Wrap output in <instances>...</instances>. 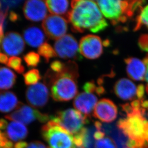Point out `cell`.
Returning <instances> with one entry per match:
<instances>
[{
  "label": "cell",
  "mask_w": 148,
  "mask_h": 148,
  "mask_svg": "<svg viewBox=\"0 0 148 148\" xmlns=\"http://www.w3.org/2000/svg\"><path fill=\"white\" fill-rule=\"evenodd\" d=\"M96 130L95 126L84 127L81 132L77 134L81 138L82 148H94L95 140L94 135Z\"/></svg>",
  "instance_id": "cb8c5ba5"
},
{
  "label": "cell",
  "mask_w": 148,
  "mask_h": 148,
  "mask_svg": "<svg viewBox=\"0 0 148 148\" xmlns=\"http://www.w3.org/2000/svg\"><path fill=\"white\" fill-rule=\"evenodd\" d=\"M65 63L59 60H55L50 64V70L53 73H61L64 69Z\"/></svg>",
  "instance_id": "d6a6232c"
},
{
  "label": "cell",
  "mask_w": 148,
  "mask_h": 148,
  "mask_svg": "<svg viewBox=\"0 0 148 148\" xmlns=\"http://www.w3.org/2000/svg\"><path fill=\"white\" fill-rule=\"evenodd\" d=\"M98 87L97 86L94 82H91L86 83L83 86V89L86 92H91L93 93L95 92L97 94Z\"/></svg>",
  "instance_id": "e575fe53"
},
{
  "label": "cell",
  "mask_w": 148,
  "mask_h": 148,
  "mask_svg": "<svg viewBox=\"0 0 148 148\" xmlns=\"http://www.w3.org/2000/svg\"><path fill=\"white\" fill-rule=\"evenodd\" d=\"M41 134L49 148H75L74 136L53 120L42 126Z\"/></svg>",
  "instance_id": "277c9868"
},
{
  "label": "cell",
  "mask_w": 148,
  "mask_h": 148,
  "mask_svg": "<svg viewBox=\"0 0 148 148\" xmlns=\"http://www.w3.org/2000/svg\"><path fill=\"white\" fill-rule=\"evenodd\" d=\"M148 68V65H147V68Z\"/></svg>",
  "instance_id": "c3c4849f"
},
{
  "label": "cell",
  "mask_w": 148,
  "mask_h": 148,
  "mask_svg": "<svg viewBox=\"0 0 148 148\" xmlns=\"http://www.w3.org/2000/svg\"><path fill=\"white\" fill-rule=\"evenodd\" d=\"M24 82L27 85H35L41 80L39 71L37 69H32L23 74Z\"/></svg>",
  "instance_id": "484cf974"
},
{
  "label": "cell",
  "mask_w": 148,
  "mask_h": 148,
  "mask_svg": "<svg viewBox=\"0 0 148 148\" xmlns=\"http://www.w3.org/2000/svg\"><path fill=\"white\" fill-rule=\"evenodd\" d=\"M147 136H148V133H147Z\"/></svg>",
  "instance_id": "bcb514c9"
},
{
  "label": "cell",
  "mask_w": 148,
  "mask_h": 148,
  "mask_svg": "<svg viewBox=\"0 0 148 148\" xmlns=\"http://www.w3.org/2000/svg\"><path fill=\"white\" fill-rule=\"evenodd\" d=\"M24 60L28 67H36L40 62V57L35 52H29L24 55Z\"/></svg>",
  "instance_id": "f1b7e54d"
},
{
  "label": "cell",
  "mask_w": 148,
  "mask_h": 148,
  "mask_svg": "<svg viewBox=\"0 0 148 148\" xmlns=\"http://www.w3.org/2000/svg\"><path fill=\"white\" fill-rule=\"evenodd\" d=\"M45 1L48 9L52 14L62 16L67 20H68L70 11V9H69V3L68 1L47 0Z\"/></svg>",
  "instance_id": "7402d4cb"
},
{
  "label": "cell",
  "mask_w": 148,
  "mask_h": 148,
  "mask_svg": "<svg viewBox=\"0 0 148 148\" xmlns=\"http://www.w3.org/2000/svg\"><path fill=\"white\" fill-rule=\"evenodd\" d=\"M38 53L44 58L46 62H48L50 59L57 56L55 49L47 43H44L39 47Z\"/></svg>",
  "instance_id": "d4e9b609"
},
{
  "label": "cell",
  "mask_w": 148,
  "mask_h": 148,
  "mask_svg": "<svg viewBox=\"0 0 148 148\" xmlns=\"http://www.w3.org/2000/svg\"><path fill=\"white\" fill-rule=\"evenodd\" d=\"M22 1H2L4 10H8L11 7H14L19 5Z\"/></svg>",
  "instance_id": "d590c367"
},
{
  "label": "cell",
  "mask_w": 148,
  "mask_h": 148,
  "mask_svg": "<svg viewBox=\"0 0 148 148\" xmlns=\"http://www.w3.org/2000/svg\"><path fill=\"white\" fill-rule=\"evenodd\" d=\"M45 1L30 0L25 1L23 13L26 18L32 22H39L47 16V8Z\"/></svg>",
  "instance_id": "9a60e30c"
},
{
  "label": "cell",
  "mask_w": 148,
  "mask_h": 148,
  "mask_svg": "<svg viewBox=\"0 0 148 148\" xmlns=\"http://www.w3.org/2000/svg\"><path fill=\"white\" fill-rule=\"evenodd\" d=\"M1 3H0V7H1Z\"/></svg>",
  "instance_id": "7dc6e473"
},
{
  "label": "cell",
  "mask_w": 148,
  "mask_h": 148,
  "mask_svg": "<svg viewBox=\"0 0 148 148\" xmlns=\"http://www.w3.org/2000/svg\"><path fill=\"white\" fill-rule=\"evenodd\" d=\"M97 130H102L112 139L117 148H136L138 145L136 141L130 140L118 126L115 124H102L99 121L94 123Z\"/></svg>",
  "instance_id": "9c48e42d"
},
{
  "label": "cell",
  "mask_w": 148,
  "mask_h": 148,
  "mask_svg": "<svg viewBox=\"0 0 148 148\" xmlns=\"http://www.w3.org/2000/svg\"><path fill=\"white\" fill-rule=\"evenodd\" d=\"M17 75L12 71L5 67H0V90H8L15 84Z\"/></svg>",
  "instance_id": "603a6c76"
},
{
  "label": "cell",
  "mask_w": 148,
  "mask_h": 148,
  "mask_svg": "<svg viewBox=\"0 0 148 148\" xmlns=\"http://www.w3.org/2000/svg\"><path fill=\"white\" fill-rule=\"evenodd\" d=\"M78 77L77 65L73 61L65 63L61 73H53L48 71L45 77V82L50 86L52 98L57 102L71 100L78 92L77 80Z\"/></svg>",
  "instance_id": "7a4b0ae2"
},
{
  "label": "cell",
  "mask_w": 148,
  "mask_h": 148,
  "mask_svg": "<svg viewBox=\"0 0 148 148\" xmlns=\"http://www.w3.org/2000/svg\"><path fill=\"white\" fill-rule=\"evenodd\" d=\"M113 91L116 96L123 100H133L137 97V87L127 78L120 79L116 82Z\"/></svg>",
  "instance_id": "e0dca14e"
},
{
  "label": "cell",
  "mask_w": 148,
  "mask_h": 148,
  "mask_svg": "<svg viewBox=\"0 0 148 148\" xmlns=\"http://www.w3.org/2000/svg\"><path fill=\"white\" fill-rule=\"evenodd\" d=\"M145 80L147 82V85H148V68H147V71L146 73L145 76Z\"/></svg>",
  "instance_id": "7bdbcfd3"
},
{
  "label": "cell",
  "mask_w": 148,
  "mask_h": 148,
  "mask_svg": "<svg viewBox=\"0 0 148 148\" xmlns=\"http://www.w3.org/2000/svg\"><path fill=\"white\" fill-rule=\"evenodd\" d=\"M126 71L129 77L134 81H143L145 79L146 66L142 60L136 58L124 59Z\"/></svg>",
  "instance_id": "ac0fdd59"
},
{
  "label": "cell",
  "mask_w": 148,
  "mask_h": 148,
  "mask_svg": "<svg viewBox=\"0 0 148 148\" xmlns=\"http://www.w3.org/2000/svg\"><path fill=\"white\" fill-rule=\"evenodd\" d=\"M80 52L87 59H97L103 53V44L98 36L88 35L81 38L80 42Z\"/></svg>",
  "instance_id": "8fae6325"
},
{
  "label": "cell",
  "mask_w": 148,
  "mask_h": 148,
  "mask_svg": "<svg viewBox=\"0 0 148 148\" xmlns=\"http://www.w3.org/2000/svg\"><path fill=\"white\" fill-rule=\"evenodd\" d=\"M21 103L14 92L10 91L0 92V112L9 113L17 109Z\"/></svg>",
  "instance_id": "44dd1931"
},
{
  "label": "cell",
  "mask_w": 148,
  "mask_h": 148,
  "mask_svg": "<svg viewBox=\"0 0 148 148\" xmlns=\"http://www.w3.org/2000/svg\"><path fill=\"white\" fill-rule=\"evenodd\" d=\"M143 25H145L148 29V5L140 10V14L137 17L134 31H138Z\"/></svg>",
  "instance_id": "4316f807"
},
{
  "label": "cell",
  "mask_w": 148,
  "mask_h": 148,
  "mask_svg": "<svg viewBox=\"0 0 148 148\" xmlns=\"http://www.w3.org/2000/svg\"><path fill=\"white\" fill-rule=\"evenodd\" d=\"M23 35L28 45L33 48L41 46L46 41L45 34L36 26L31 25L25 28Z\"/></svg>",
  "instance_id": "ffe728a7"
},
{
  "label": "cell",
  "mask_w": 148,
  "mask_h": 148,
  "mask_svg": "<svg viewBox=\"0 0 148 148\" xmlns=\"http://www.w3.org/2000/svg\"><path fill=\"white\" fill-rule=\"evenodd\" d=\"M97 101L98 98L94 94L84 92L75 97L73 105L79 112L88 117L95 108Z\"/></svg>",
  "instance_id": "2e32d148"
},
{
  "label": "cell",
  "mask_w": 148,
  "mask_h": 148,
  "mask_svg": "<svg viewBox=\"0 0 148 148\" xmlns=\"http://www.w3.org/2000/svg\"><path fill=\"white\" fill-rule=\"evenodd\" d=\"M145 86L142 84H140L137 87V97L138 100H141L144 99L145 94Z\"/></svg>",
  "instance_id": "8d00e7d4"
},
{
  "label": "cell",
  "mask_w": 148,
  "mask_h": 148,
  "mask_svg": "<svg viewBox=\"0 0 148 148\" xmlns=\"http://www.w3.org/2000/svg\"><path fill=\"white\" fill-rule=\"evenodd\" d=\"M5 118L11 121L28 125L36 120L46 123L50 117L47 114L41 113L34 108L21 103L14 112L5 116Z\"/></svg>",
  "instance_id": "52a82bcc"
},
{
  "label": "cell",
  "mask_w": 148,
  "mask_h": 148,
  "mask_svg": "<svg viewBox=\"0 0 148 148\" xmlns=\"http://www.w3.org/2000/svg\"><path fill=\"white\" fill-rule=\"evenodd\" d=\"M3 40V38H0V44H1V41Z\"/></svg>",
  "instance_id": "f6af8a7d"
},
{
  "label": "cell",
  "mask_w": 148,
  "mask_h": 148,
  "mask_svg": "<svg viewBox=\"0 0 148 148\" xmlns=\"http://www.w3.org/2000/svg\"><path fill=\"white\" fill-rule=\"evenodd\" d=\"M28 145V144L25 141H18L15 144L14 148H27Z\"/></svg>",
  "instance_id": "ab89813d"
},
{
  "label": "cell",
  "mask_w": 148,
  "mask_h": 148,
  "mask_svg": "<svg viewBox=\"0 0 148 148\" xmlns=\"http://www.w3.org/2000/svg\"><path fill=\"white\" fill-rule=\"evenodd\" d=\"M141 101V106L142 108L145 109H148V100L142 99Z\"/></svg>",
  "instance_id": "b9f144b4"
},
{
  "label": "cell",
  "mask_w": 148,
  "mask_h": 148,
  "mask_svg": "<svg viewBox=\"0 0 148 148\" xmlns=\"http://www.w3.org/2000/svg\"><path fill=\"white\" fill-rule=\"evenodd\" d=\"M7 66L13 69L19 74H22L25 71V67L22 63L21 58L15 56H13L9 59L7 63Z\"/></svg>",
  "instance_id": "83f0119b"
},
{
  "label": "cell",
  "mask_w": 148,
  "mask_h": 148,
  "mask_svg": "<svg viewBox=\"0 0 148 148\" xmlns=\"http://www.w3.org/2000/svg\"><path fill=\"white\" fill-rule=\"evenodd\" d=\"M9 19L12 22H15L19 19V16L14 12H11L9 14Z\"/></svg>",
  "instance_id": "f35d334b"
},
{
  "label": "cell",
  "mask_w": 148,
  "mask_h": 148,
  "mask_svg": "<svg viewBox=\"0 0 148 148\" xmlns=\"http://www.w3.org/2000/svg\"><path fill=\"white\" fill-rule=\"evenodd\" d=\"M94 148H117V147L110 138L104 137L96 140Z\"/></svg>",
  "instance_id": "f546056e"
},
{
  "label": "cell",
  "mask_w": 148,
  "mask_h": 148,
  "mask_svg": "<svg viewBox=\"0 0 148 148\" xmlns=\"http://www.w3.org/2000/svg\"><path fill=\"white\" fill-rule=\"evenodd\" d=\"M54 49L57 56L63 59L81 60L82 59L77 40L70 34L64 35L57 40Z\"/></svg>",
  "instance_id": "ba28073f"
},
{
  "label": "cell",
  "mask_w": 148,
  "mask_h": 148,
  "mask_svg": "<svg viewBox=\"0 0 148 148\" xmlns=\"http://www.w3.org/2000/svg\"><path fill=\"white\" fill-rule=\"evenodd\" d=\"M68 22L63 16L50 14L43 21L42 28L48 38L57 40L66 35L68 29Z\"/></svg>",
  "instance_id": "30bf717a"
},
{
  "label": "cell",
  "mask_w": 148,
  "mask_h": 148,
  "mask_svg": "<svg viewBox=\"0 0 148 148\" xmlns=\"http://www.w3.org/2000/svg\"><path fill=\"white\" fill-rule=\"evenodd\" d=\"M118 108L112 101L103 98L98 102L93 113V116L105 123L113 122L118 116Z\"/></svg>",
  "instance_id": "4fadbf2b"
},
{
  "label": "cell",
  "mask_w": 148,
  "mask_h": 148,
  "mask_svg": "<svg viewBox=\"0 0 148 148\" xmlns=\"http://www.w3.org/2000/svg\"><path fill=\"white\" fill-rule=\"evenodd\" d=\"M3 132L11 141L16 143L22 141L28 134V130L25 125L15 121L8 122Z\"/></svg>",
  "instance_id": "d6986e66"
},
{
  "label": "cell",
  "mask_w": 148,
  "mask_h": 148,
  "mask_svg": "<svg viewBox=\"0 0 148 148\" xmlns=\"http://www.w3.org/2000/svg\"><path fill=\"white\" fill-rule=\"evenodd\" d=\"M27 148H49L39 141H33L28 144Z\"/></svg>",
  "instance_id": "74e56055"
},
{
  "label": "cell",
  "mask_w": 148,
  "mask_h": 148,
  "mask_svg": "<svg viewBox=\"0 0 148 148\" xmlns=\"http://www.w3.org/2000/svg\"><path fill=\"white\" fill-rule=\"evenodd\" d=\"M88 117L75 109L69 108L58 112L56 115L50 116V119L71 135H75L89 123Z\"/></svg>",
  "instance_id": "8992f818"
},
{
  "label": "cell",
  "mask_w": 148,
  "mask_h": 148,
  "mask_svg": "<svg viewBox=\"0 0 148 148\" xmlns=\"http://www.w3.org/2000/svg\"><path fill=\"white\" fill-rule=\"evenodd\" d=\"M138 45L141 50L148 52V34H143L140 36Z\"/></svg>",
  "instance_id": "1f68e13d"
},
{
  "label": "cell",
  "mask_w": 148,
  "mask_h": 148,
  "mask_svg": "<svg viewBox=\"0 0 148 148\" xmlns=\"http://www.w3.org/2000/svg\"><path fill=\"white\" fill-rule=\"evenodd\" d=\"M8 10L0 11V38H3L4 23L8 14Z\"/></svg>",
  "instance_id": "836d02e7"
},
{
  "label": "cell",
  "mask_w": 148,
  "mask_h": 148,
  "mask_svg": "<svg viewBox=\"0 0 148 148\" xmlns=\"http://www.w3.org/2000/svg\"><path fill=\"white\" fill-rule=\"evenodd\" d=\"M106 18L113 25L124 23L134 15L131 9V1H95Z\"/></svg>",
  "instance_id": "5b68a950"
},
{
  "label": "cell",
  "mask_w": 148,
  "mask_h": 148,
  "mask_svg": "<svg viewBox=\"0 0 148 148\" xmlns=\"http://www.w3.org/2000/svg\"><path fill=\"white\" fill-rule=\"evenodd\" d=\"M71 7L67 20L74 32L83 33L88 30L96 33L108 26L95 1L74 0Z\"/></svg>",
  "instance_id": "6da1fadb"
},
{
  "label": "cell",
  "mask_w": 148,
  "mask_h": 148,
  "mask_svg": "<svg viewBox=\"0 0 148 148\" xmlns=\"http://www.w3.org/2000/svg\"><path fill=\"white\" fill-rule=\"evenodd\" d=\"M140 109L135 110L131 106L124 113V117L119 119L116 123L118 127L129 138L137 143L138 147H142L148 140V120L142 115Z\"/></svg>",
  "instance_id": "3957f363"
},
{
  "label": "cell",
  "mask_w": 148,
  "mask_h": 148,
  "mask_svg": "<svg viewBox=\"0 0 148 148\" xmlns=\"http://www.w3.org/2000/svg\"><path fill=\"white\" fill-rule=\"evenodd\" d=\"M14 145L3 131L0 130V148H14Z\"/></svg>",
  "instance_id": "4dcf8cb0"
},
{
  "label": "cell",
  "mask_w": 148,
  "mask_h": 148,
  "mask_svg": "<svg viewBox=\"0 0 148 148\" xmlns=\"http://www.w3.org/2000/svg\"><path fill=\"white\" fill-rule=\"evenodd\" d=\"M26 99L34 108H44L49 101V90L45 84L41 82L31 85L26 91Z\"/></svg>",
  "instance_id": "7c38bea8"
},
{
  "label": "cell",
  "mask_w": 148,
  "mask_h": 148,
  "mask_svg": "<svg viewBox=\"0 0 148 148\" xmlns=\"http://www.w3.org/2000/svg\"><path fill=\"white\" fill-rule=\"evenodd\" d=\"M8 62V57L7 55L3 53H0V63L6 64H7Z\"/></svg>",
  "instance_id": "60d3db41"
},
{
  "label": "cell",
  "mask_w": 148,
  "mask_h": 148,
  "mask_svg": "<svg viewBox=\"0 0 148 148\" xmlns=\"http://www.w3.org/2000/svg\"><path fill=\"white\" fill-rule=\"evenodd\" d=\"M145 89L146 91V92L148 95V85H147V84L146 85Z\"/></svg>",
  "instance_id": "ee69618b"
},
{
  "label": "cell",
  "mask_w": 148,
  "mask_h": 148,
  "mask_svg": "<svg viewBox=\"0 0 148 148\" xmlns=\"http://www.w3.org/2000/svg\"><path fill=\"white\" fill-rule=\"evenodd\" d=\"M3 51L9 56L19 55L24 51L25 44L21 35L15 32L6 34L1 45Z\"/></svg>",
  "instance_id": "5bb4252c"
}]
</instances>
